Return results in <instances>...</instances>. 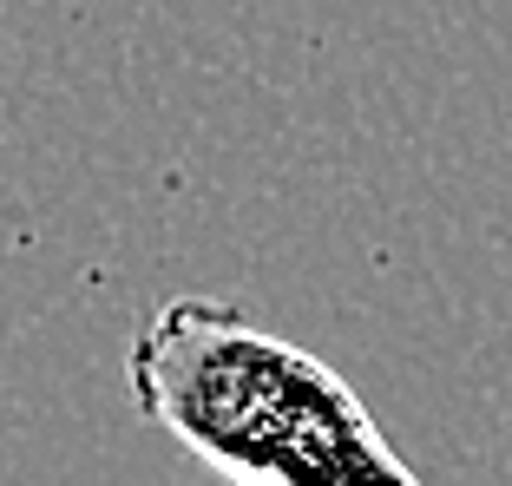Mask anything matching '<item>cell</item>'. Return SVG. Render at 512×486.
Listing matches in <instances>:
<instances>
[{"label": "cell", "instance_id": "obj_1", "mask_svg": "<svg viewBox=\"0 0 512 486\" xmlns=\"http://www.w3.org/2000/svg\"><path fill=\"white\" fill-rule=\"evenodd\" d=\"M132 401L197 467L250 486H414L362 395L237 303L178 296L125 355Z\"/></svg>", "mask_w": 512, "mask_h": 486}]
</instances>
